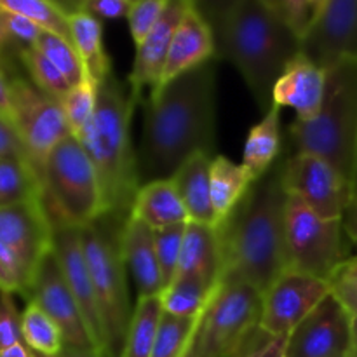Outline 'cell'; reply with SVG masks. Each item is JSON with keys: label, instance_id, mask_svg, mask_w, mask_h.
I'll return each instance as SVG.
<instances>
[{"label": "cell", "instance_id": "1", "mask_svg": "<svg viewBox=\"0 0 357 357\" xmlns=\"http://www.w3.org/2000/svg\"><path fill=\"white\" fill-rule=\"evenodd\" d=\"M216 149V59L150 91L136 150L139 187L171 180L190 157Z\"/></svg>", "mask_w": 357, "mask_h": 357}, {"label": "cell", "instance_id": "2", "mask_svg": "<svg viewBox=\"0 0 357 357\" xmlns=\"http://www.w3.org/2000/svg\"><path fill=\"white\" fill-rule=\"evenodd\" d=\"M282 159L253 181L243 201L216 227L222 284L246 282L264 295L288 271L284 218L289 195L282 187Z\"/></svg>", "mask_w": 357, "mask_h": 357}, {"label": "cell", "instance_id": "3", "mask_svg": "<svg viewBox=\"0 0 357 357\" xmlns=\"http://www.w3.org/2000/svg\"><path fill=\"white\" fill-rule=\"evenodd\" d=\"M204 16L215 35V58L227 59L239 70L260 110L267 114L274 105L275 82L300 54V40L265 0H234L215 6Z\"/></svg>", "mask_w": 357, "mask_h": 357}, {"label": "cell", "instance_id": "4", "mask_svg": "<svg viewBox=\"0 0 357 357\" xmlns=\"http://www.w3.org/2000/svg\"><path fill=\"white\" fill-rule=\"evenodd\" d=\"M138 103L129 86L110 73L98 87L93 119L77 136L96 169L107 215H131L139 188L131 142V121Z\"/></svg>", "mask_w": 357, "mask_h": 357}, {"label": "cell", "instance_id": "5", "mask_svg": "<svg viewBox=\"0 0 357 357\" xmlns=\"http://www.w3.org/2000/svg\"><path fill=\"white\" fill-rule=\"evenodd\" d=\"M293 153L323 157L352 185L357 149V61H344L326 72L319 115L293 121L286 129Z\"/></svg>", "mask_w": 357, "mask_h": 357}, {"label": "cell", "instance_id": "6", "mask_svg": "<svg viewBox=\"0 0 357 357\" xmlns=\"http://www.w3.org/2000/svg\"><path fill=\"white\" fill-rule=\"evenodd\" d=\"M128 216L105 215L80 229L108 357H121L135 310L129 300L128 268L121 251V232Z\"/></svg>", "mask_w": 357, "mask_h": 357}, {"label": "cell", "instance_id": "7", "mask_svg": "<svg viewBox=\"0 0 357 357\" xmlns=\"http://www.w3.org/2000/svg\"><path fill=\"white\" fill-rule=\"evenodd\" d=\"M42 187L51 220L82 229L107 215L96 169L73 135L49 153L42 169Z\"/></svg>", "mask_w": 357, "mask_h": 357}, {"label": "cell", "instance_id": "8", "mask_svg": "<svg viewBox=\"0 0 357 357\" xmlns=\"http://www.w3.org/2000/svg\"><path fill=\"white\" fill-rule=\"evenodd\" d=\"M342 220H326L300 199L288 197L284 243L288 271L328 281L347 260Z\"/></svg>", "mask_w": 357, "mask_h": 357}, {"label": "cell", "instance_id": "9", "mask_svg": "<svg viewBox=\"0 0 357 357\" xmlns=\"http://www.w3.org/2000/svg\"><path fill=\"white\" fill-rule=\"evenodd\" d=\"M261 296L246 282L222 284L199 326V357L236 356L260 330Z\"/></svg>", "mask_w": 357, "mask_h": 357}, {"label": "cell", "instance_id": "10", "mask_svg": "<svg viewBox=\"0 0 357 357\" xmlns=\"http://www.w3.org/2000/svg\"><path fill=\"white\" fill-rule=\"evenodd\" d=\"M13 98V128L23 143L31 166L42 180V169L58 143L72 135L63 114L61 103L30 80L10 79Z\"/></svg>", "mask_w": 357, "mask_h": 357}, {"label": "cell", "instance_id": "11", "mask_svg": "<svg viewBox=\"0 0 357 357\" xmlns=\"http://www.w3.org/2000/svg\"><path fill=\"white\" fill-rule=\"evenodd\" d=\"M282 187L326 220L344 218L352 199L351 181L314 153H289L282 159Z\"/></svg>", "mask_w": 357, "mask_h": 357}, {"label": "cell", "instance_id": "12", "mask_svg": "<svg viewBox=\"0 0 357 357\" xmlns=\"http://www.w3.org/2000/svg\"><path fill=\"white\" fill-rule=\"evenodd\" d=\"M330 293L328 281L282 272L261 296L260 330L272 338L288 337Z\"/></svg>", "mask_w": 357, "mask_h": 357}, {"label": "cell", "instance_id": "13", "mask_svg": "<svg viewBox=\"0 0 357 357\" xmlns=\"http://www.w3.org/2000/svg\"><path fill=\"white\" fill-rule=\"evenodd\" d=\"M0 243L20 264L30 293L38 265L52 250V225L44 197L0 206Z\"/></svg>", "mask_w": 357, "mask_h": 357}, {"label": "cell", "instance_id": "14", "mask_svg": "<svg viewBox=\"0 0 357 357\" xmlns=\"http://www.w3.org/2000/svg\"><path fill=\"white\" fill-rule=\"evenodd\" d=\"M300 54L324 72L357 61V0H323L316 23L300 42Z\"/></svg>", "mask_w": 357, "mask_h": 357}, {"label": "cell", "instance_id": "15", "mask_svg": "<svg viewBox=\"0 0 357 357\" xmlns=\"http://www.w3.org/2000/svg\"><path fill=\"white\" fill-rule=\"evenodd\" d=\"M352 317L328 295L286 338L284 357H349Z\"/></svg>", "mask_w": 357, "mask_h": 357}, {"label": "cell", "instance_id": "16", "mask_svg": "<svg viewBox=\"0 0 357 357\" xmlns=\"http://www.w3.org/2000/svg\"><path fill=\"white\" fill-rule=\"evenodd\" d=\"M52 225V251H54L58 264L61 267L65 281L72 289L77 303H79L82 316L86 319L87 330L93 338L94 349L98 354L108 357L107 338H105L103 323H101L100 309L94 295L93 279H91L89 265L82 246L80 227L51 220Z\"/></svg>", "mask_w": 357, "mask_h": 357}, {"label": "cell", "instance_id": "17", "mask_svg": "<svg viewBox=\"0 0 357 357\" xmlns=\"http://www.w3.org/2000/svg\"><path fill=\"white\" fill-rule=\"evenodd\" d=\"M28 302H33L61 330L66 345L96 351L79 303L68 288L54 251H49L35 272Z\"/></svg>", "mask_w": 357, "mask_h": 357}, {"label": "cell", "instance_id": "18", "mask_svg": "<svg viewBox=\"0 0 357 357\" xmlns=\"http://www.w3.org/2000/svg\"><path fill=\"white\" fill-rule=\"evenodd\" d=\"M188 7H190V0H169L157 26L150 31V35L142 44L136 45L135 63L129 73L128 86L138 101L145 87L155 91L162 84L173 35Z\"/></svg>", "mask_w": 357, "mask_h": 357}, {"label": "cell", "instance_id": "19", "mask_svg": "<svg viewBox=\"0 0 357 357\" xmlns=\"http://www.w3.org/2000/svg\"><path fill=\"white\" fill-rule=\"evenodd\" d=\"M326 91V72L298 54L284 70L272 91V103L296 112V121H312L319 115Z\"/></svg>", "mask_w": 357, "mask_h": 357}, {"label": "cell", "instance_id": "20", "mask_svg": "<svg viewBox=\"0 0 357 357\" xmlns=\"http://www.w3.org/2000/svg\"><path fill=\"white\" fill-rule=\"evenodd\" d=\"M216 44L213 28L195 2L185 13L171 42L167 65L164 70L162 84L185 72L197 68L204 63L216 59ZM160 84V86H162Z\"/></svg>", "mask_w": 357, "mask_h": 357}, {"label": "cell", "instance_id": "21", "mask_svg": "<svg viewBox=\"0 0 357 357\" xmlns=\"http://www.w3.org/2000/svg\"><path fill=\"white\" fill-rule=\"evenodd\" d=\"M121 251L138 298L162 295L164 282L157 260L153 230L142 220L129 215L121 232Z\"/></svg>", "mask_w": 357, "mask_h": 357}, {"label": "cell", "instance_id": "22", "mask_svg": "<svg viewBox=\"0 0 357 357\" xmlns=\"http://www.w3.org/2000/svg\"><path fill=\"white\" fill-rule=\"evenodd\" d=\"M222 244L218 229L188 222L185 227L178 275L195 278L209 288L222 286Z\"/></svg>", "mask_w": 357, "mask_h": 357}, {"label": "cell", "instance_id": "23", "mask_svg": "<svg viewBox=\"0 0 357 357\" xmlns=\"http://www.w3.org/2000/svg\"><path fill=\"white\" fill-rule=\"evenodd\" d=\"M211 162L208 153L190 157L171 178L187 209L188 222L218 227L211 199Z\"/></svg>", "mask_w": 357, "mask_h": 357}, {"label": "cell", "instance_id": "24", "mask_svg": "<svg viewBox=\"0 0 357 357\" xmlns=\"http://www.w3.org/2000/svg\"><path fill=\"white\" fill-rule=\"evenodd\" d=\"M131 215L146 223L152 230L188 223L187 209L173 180H157L142 185L136 192Z\"/></svg>", "mask_w": 357, "mask_h": 357}, {"label": "cell", "instance_id": "25", "mask_svg": "<svg viewBox=\"0 0 357 357\" xmlns=\"http://www.w3.org/2000/svg\"><path fill=\"white\" fill-rule=\"evenodd\" d=\"M68 21L72 44L82 61L86 77L100 86L112 73L110 59L103 45V24L98 17L79 9L68 10Z\"/></svg>", "mask_w": 357, "mask_h": 357}, {"label": "cell", "instance_id": "26", "mask_svg": "<svg viewBox=\"0 0 357 357\" xmlns=\"http://www.w3.org/2000/svg\"><path fill=\"white\" fill-rule=\"evenodd\" d=\"M281 107L272 105L271 110L253 126L244 145L243 166L253 180L264 176L281 159Z\"/></svg>", "mask_w": 357, "mask_h": 357}, {"label": "cell", "instance_id": "27", "mask_svg": "<svg viewBox=\"0 0 357 357\" xmlns=\"http://www.w3.org/2000/svg\"><path fill=\"white\" fill-rule=\"evenodd\" d=\"M253 178L243 164H236L223 155L213 157L211 162V199L220 223L236 209L253 185Z\"/></svg>", "mask_w": 357, "mask_h": 357}, {"label": "cell", "instance_id": "28", "mask_svg": "<svg viewBox=\"0 0 357 357\" xmlns=\"http://www.w3.org/2000/svg\"><path fill=\"white\" fill-rule=\"evenodd\" d=\"M162 314L164 307L160 295L138 298L121 357H152Z\"/></svg>", "mask_w": 357, "mask_h": 357}, {"label": "cell", "instance_id": "29", "mask_svg": "<svg viewBox=\"0 0 357 357\" xmlns=\"http://www.w3.org/2000/svg\"><path fill=\"white\" fill-rule=\"evenodd\" d=\"M220 288H209L199 279L178 275L160 295L164 312L180 317H202Z\"/></svg>", "mask_w": 357, "mask_h": 357}, {"label": "cell", "instance_id": "30", "mask_svg": "<svg viewBox=\"0 0 357 357\" xmlns=\"http://www.w3.org/2000/svg\"><path fill=\"white\" fill-rule=\"evenodd\" d=\"M42 197V180L28 160L0 159V206H13Z\"/></svg>", "mask_w": 357, "mask_h": 357}, {"label": "cell", "instance_id": "31", "mask_svg": "<svg viewBox=\"0 0 357 357\" xmlns=\"http://www.w3.org/2000/svg\"><path fill=\"white\" fill-rule=\"evenodd\" d=\"M23 342L31 352L58 357L65 347V338L58 324L33 302H28L21 312Z\"/></svg>", "mask_w": 357, "mask_h": 357}, {"label": "cell", "instance_id": "32", "mask_svg": "<svg viewBox=\"0 0 357 357\" xmlns=\"http://www.w3.org/2000/svg\"><path fill=\"white\" fill-rule=\"evenodd\" d=\"M0 9L21 14L37 24L42 31L59 35L72 42L68 9L63 3L49 0H0Z\"/></svg>", "mask_w": 357, "mask_h": 357}, {"label": "cell", "instance_id": "33", "mask_svg": "<svg viewBox=\"0 0 357 357\" xmlns=\"http://www.w3.org/2000/svg\"><path fill=\"white\" fill-rule=\"evenodd\" d=\"M202 317H180L164 312L152 357H183L197 335Z\"/></svg>", "mask_w": 357, "mask_h": 357}, {"label": "cell", "instance_id": "34", "mask_svg": "<svg viewBox=\"0 0 357 357\" xmlns=\"http://www.w3.org/2000/svg\"><path fill=\"white\" fill-rule=\"evenodd\" d=\"M33 47H37L63 73V77L68 80L72 87L79 86L87 79L86 70H84V65L80 61L79 54H77L75 47L66 38L49 33V31H42Z\"/></svg>", "mask_w": 357, "mask_h": 357}, {"label": "cell", "instance_id": "35", "mask_svg": "<svg viewBox=\"0 0 357 357\" xmlns=\"http://www.w3.org/2000/svg\"><path fill=\"white\" fill-rule=\"evenodd\" d=\"M20 58L26 68L28 75H30V82L35 84L38 89L44 91L51 98L61 101L65 94L72 89L63 73L37 47L26 45L20 51Z\"/></svg>", "mask_w": 357, "mask_h": 357}, {"label": "cell", "instance_id": "36", "mask_svg": "<svg viewBox=\"0 0 357 357\" xmlns=\"http://www.w3.org/2000/svg\"><path fill=\"white\" fill-rule=\"evenodd\" d=\"M98 87L100 86H96V84L91 82L89 79H86L82 84L72 87V89L65 94V98L59 101L70 132H72L75 138L87 128V124H89L91 119H93L94 112H96Z\"/></svg>", "mask_w": 357, "mask_h": 357}, {"label": "cell", "instance_id": "37", "mask_svg": "<svg viewBox=\"0 0 357 357\" xmlns=\"http://www.w3.org/2000/svg\"><path fill=\"white\" fill-rule=\"evenodd\" d=\"M265 3L300 42L314 26L323 7V0H265Z\"/></svg>", "mask_w": 357, "mask_h": 357}, {"label": "cell", "instance_id": "38", "mask_svg": "<svg viewBox=\"0 0 357 357\" xmlns=\"http://www.w3.org/2000/svg\"><path fill=\"white\" fill-rule=\"evenodd\" d=\"M185 227H187V223H180V225L153 230L157 260H159V268H160V275H162L164 289L174 281V278H176L178 274L181 246H183V237H185Z\"/></svg>", "mask_w": 357, "mask_h": 357}, {"label": "cell", "instance_id": "39", "mask_svg": "<svg viewBox=\"0 0 357 357\" xmlns=\"http://www.w3.org/2000/svg\"><path fill=\"white\" fill-rule=\"evenodd\" d=\"M330 291L357 321V255L349 257L328 279Z\"/></svg>", "mask_w": 357, "mask_h": 357}, {"label": "cell", "instance_id": "40", "mask_svg": "<svg viewBox=\"0 0 357 357\" xmlns=\"http://www.w3.org/2000/svg\"><path fill=\"white\" fill-rule=\"evenodd\" d=\"M167 3L169 0H132L128 21L129 31H131V37L136 45L142 44L149 37L150 31L157 26Z\"/></svg>", "mask_w": 357, "mask_h": 357}, {"label": "cell", "instance_id": "41", "mask_svg": "<svg viewBox=\"0 0 357 357\" xmlns=\"http://www.w3.org/2000/svg\"><path fill=\"white\" fill-rule=\"evenodd\" d=\"M17 344H24L21 333V312H17L13 295L0 293V352Z\"/></svg>", "mask_w": 357, "mask_h": 357}, {"label": "cell", "instance_id": "42", "mask_svg": "<svg viewBox=\"0 0 357 357\" xmlns=\"http://www.w3.org/2000/svg\"><path fill=\"white\" fill-rule=\"evenodd\" d=\"M286 338L288 337H267L264 331L258 330L241 349L239 357H284Z\"/></svg>", "mask_w": 357, "mask_h": 357}, {"label": "cell", "instance_id": "43", "mask_svg": "<svg viewBox=\"0 0 357 357\" xmlns=\"http://www.w3.org/2000/svg\"><path fill=\"white\" fill-rule=\"evenodd\" d=\"M132 0H82L73 6V9L89 13L91 16L105 20H117V17H128Z\"/></svg>", "mask_w": 357, "mask_h": 357}, {"label": "cell", "instance_id": "44", "mask_svg": "<svg viewBox=\"0 0 357 357\" xmlns=\"http://www.w3.org/2000/svg\"><path fill=\"white\" fill-rule=\"evenodd\" d=\"M0 21H2V24L6 26L7 33L10 37L24 42L26 45H33L37 42L38 35L42 33L40 28L35 23H31L28 17L16 13H10V10L0 9Z\"/></svg>", "mask_w": 357, "mask_h": 357}, {"label": "cell", "instance_id": "45", "mask_svg": "<svg viewBox=\"0 0 357 357\" xmlns=\"http://www.w3.org/2000/svg\"><path fill=\"white\" fill-rule=\"evenodd\" d=\"M0 159H24L30 162L16 129L2 117H0Z\"/></svg>", "mask_w": 357, "mask_h": 357}, {"label": "cell", "instance_id": "46", "mask_svg": "<svg viewBox=\"0 0 357 357\" xmlns=\"http://www.w3.org/2000/svg\"><path fill=\"white\" fill-rule=\"evenodd\" d=\"M342 223H344L345 236L349 237V241L352 243V246L357 250V194L352 195L351 202H349L347 209H345V213H344Z\"/></svg>", "mask_w": 357, "mask_h": 357}, {"label": "cell", "instance_id": "47", "mask_svg": "<svg viewBox=\"0 0 357 357\" xmlns=\"http://www.w3.org/2000/svg\"><path fill=\"white\" fill-rule=\"evenodd\" d=\"M0 117L13 126V98H10V80L0 72Z\"/></svg>", "mask_w": 357, "mask_h": 357}, {"label": "cell", "instance_id": "48", "mask_svg": "<svg viewBox=\"0 0 357 357\" xmlns=\"http://www.w3.org/2000/svg\"><path fill=\"white\" fill-rule=\"evenodd\" d=\"M0 293H9V295H16V293H20L21 295L17 284L13 281V278L7 274L6 268H3L2 265H0Z\"/></svg>", "mask_w": 357, "mask_h": 357}, {"label": "cell", "instance_id": "49", "mask_svg": "<svg viewBox=\"0 0 357 357\" xmlns=\"http://www.w3.org/2000/svg\"><path fill=\"white\" fill-rule=\"evenodd\" d=\"M58 357H105V356L98 354L96 351H89V349H80V347H73V345L65 344L61 354Z\"/></svg>", "mask_w": 357, "mask_h": 357}, {"label": "cell", "instance_id": "50", "mask_svg": "<svg viewBox=\"0 0 357 357\" xmlns=\"http://www.w3.org/2000/svg\"><path fill=\"white\" fill-rule=\"evenodd\" d=\"M0 357H33V352L24 344H17L0 352Z\"/></svg>", "mask_w": 357, "mask_h": 357}, {"label": "cell", "instance_id": "51", "mask_svg": "<svg viewBox=\"0 0 357 357\" xmlns=\"http://www.w3.org/2000/svg\"><path fill=\"white\" fill-rule=\"evenodd\" d=\"M349 357H357V321L352 319V347H351V356Z\"/></svg>", "mask_w": 357, "mask_h": 357}, {"label": "cell", "instance_id": "52", "mask_svg": "<svg viewBox=\"0 0 357 357\" xmlns=\"http://www.w3.org/2000/svg\"><path fill=\"white\" fill-rule=\"evenodd\" d=\"M9 38H10V35L7 33L6 26H3L2 21H0V52H2V49L7 45V42H9Z\"/></svg>", "mask_w": 357, "mask_h": 357}, {"label": "cell", "instance_id": "53", "mask_svg": "<svg viewBox=\"0 0 357 357\" xmlns=\"http://www.w3.org/2000/svg\"><path fill=\"white\" fill-rule=\"evenodd\" d=\"M183 357H199V351H197V335H195L194 342H192L190 349L187 351V354H185Z\"/></svg>", "mask_w": 357, "mask_h": 357}, {"label": "cell", "instance_id": "54", "mask_svg": "<svg viewBox=\"0 0 357 357\" xmlns=\"http://www.w3.org/2000/svg\"><path fill=\"white\" fill-rule=\"evenodd\" d=\"M357 194V149H356V162H354V174H352V195Z\"/></svg>", "mask_w": 357, "mask_h": 357}, {"label": "cell", "instance_id": "55", "mask_svg": "<svg viewBox=\"0 0 357 357\" xmlns=\"http://www.w3.org/2000/svg\"><path fill=\"white\" fill-rule=\"evenodd\" d=\"M33 357H47V356H42V354H35V352H33Z\"/></svg>", "mask_w": 357, "mask_h": 357}, {"label": "cell", "instance_id": "56", "mask_svg": "<svg viewBox=\"0 0 357 357\" xmlns=\"http://www.w3.org/2000/svg\"><path fill=\"white\" fill-rule=\"evenodd\" d=\"M241 352V351H239ZM239 352H237V354L236 356H232V357H239Z\"/></svg>", "mask_w": 357, "mask_h": 357}]
</instances>
